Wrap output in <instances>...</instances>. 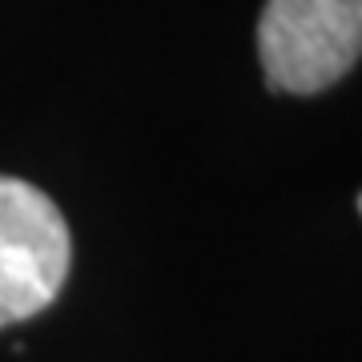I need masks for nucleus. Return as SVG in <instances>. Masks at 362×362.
Here are the masks:
<instances>
[{
  "label": "nucleus",
  "instance_id": "obj_1",
  "mask_svg": "<svg viewBox=\"0 0 362 362\" xmlns=\"http://www.w3.org/2000/svg\"><path fill=\"white\" fill-rule=\"evenodd\" d=\"M258 57L274 93H326L362 57V0H266Z\"/></svg>",
  "mask_w": 362,
  "mask_h": 362
},
{
  "label": "nucleus",
  "instance_id": "obj_2",
  "mask_svg": "<svg viewBox=\"0 0 362 362\" xmlns=\"http://www.w3.org/2000/svg\"><path fill=\"white\" fill-rule=\"evenodd\" d=\"M73 266L69 221L45 189L0 173V330L49 310Z\"/></svg>",
  "mask_w": 362,
  "mask_h": 362
},
{
  "label": "nucleus",
  "instance_id": "obj_3",
  "mask_svg": "<svg viewBox=\"0 0 362 362\" xmlns=\"http://www.w3.org/2000/svg\"><path fill=\"white\" fill-rule=\"evenodd\" d=\"M358 214H362V194H358Z\"/></svg>",
  "mask_w": 362,
  "mask_h": 362
}]
</instances>
